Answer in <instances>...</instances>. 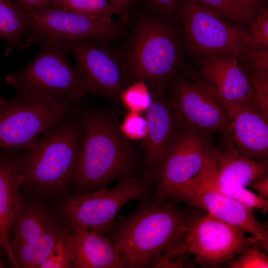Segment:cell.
Masks as SVG:
<instances>
[{
    "label": "cell",
    "instance_id": "6da1fadb",
    "mask_svg": "<svg viewBox=\"0 0 268 268\" xmlns=\"http://www.w3.org/2000/svg\"><path fill=\"white\" fill-rule=\"evenodd\" d=\"M78 103L76 109L83 134L75 178L68 194L106 189L115 180L142 174L143 153L122 134L117 115L109 109Z\"/></svg>",
    "mask_w": 268,
    "mask_h": 268
},
{
    "label": "cell",
    "instance_id": "7a4b0ae2",
    "mask_svg": "<svg viewBox=\"0 0 268 268\" xmlns=\"http://www.w3.org/2000/svg\"><path fill=\"white\" fill-rule=\"evenodd\" d=\"M195 213L190 207L158 200L155 187L132 212L119 216L105 236L118 251L123 268H154L182 242Z\"/></svg>",
    "mask_w": 268,
    "mask_h": 268
},
{
    "label": "cell",
    "instance_id": "3957f363",
    "mask_svg": "<svg viewBox=\"0 0 268 268\" xmlns=\"http://www.w3.org/2000/svg\"><path fill=\"white\" fill-rule=\"evenodd\" d=\"M130 33L119 52L130 83L145 82L152 89L168 90L186 63L181 21L137 9Z\"/></svg>",
    "mask_w": 268,
    "mask_h": 268
},
{
    "label": "cell",
    "instance_id": "277c9868",
    "mask_svg": "<svg viewBox=\"0 0 268 268\" xmlns=\"http://www.w3.org/2000/svg\"><path fill=\"white\" fill-rule=\"evenodd\" d=\"M75 108L20 152L17 171L23 189L52 200L68 193L77 172L83 134Z\"/></svg>",
    "mask_w": 268,
    "mask_h": 268
},
{
    "label": "cell",
    "instance_id": "5b68a950",
    "mask_svg": "<svg viewBox=\"0 0 268 268\" xmlns=\"http://www.w3.org/2000/svg\"><path fill=\"white\" fill-rule=\"evenodd\" d=\"M179 16L184 35L186 59L225 54L238 59L246 69L268 71V50H261L249 32L195 0H179Z\"/></svg>",
    "mask_w": 268,
    "mask_h": 268
},
{
    "label": "cell",
    "instance_id": "8992f818",
    "mask_svg": "<svg viewBox=\"0 0 268 268\" xmlns=\"http://www.w3.org/2000/svg\"><path fill=\"white\" fill-rule=\"evenodd\" d=\"M41 46L37 55L25 67L5 78V82L18 94L66 98L78 102L88 94L96 93L71 65L63 45L49 42Z\"/></svg>",
    "mask_w": 268,
    "mask_h": 268
},
{
    "label": "cell",
    "instance_id": "52a82bcc",
    "mask_svg": "<svg viewBox=\"0 0 268 268\" xmlns=\"http://www.w3.org/2000/svg\"><path fill=\"white\" fill-rule=\"evenodd\" d=\"M155 187L154 179L144 172L118 180L111 189L86 194H67L53 200L65 223L77 224L105 235L129 202L139 200Z\"/></svg>",
    "mask_w": 268,
    "mask_h": 268
},
{
    "label": "cell",
    "instance_id": "ba28073f",
    "mask_svg": "<svg viewBox=\"0 0 268 268\" xmlns=\"http://www.w3.org/2000/svg\"><path fill=\"white\" fill-rule=\"evenodd\" d=\"M78 102L18 94L0 106V150H23L64 120Z\"/></svg>",
    "mask_w": 268,
    "mask_h": 268
},
{
    "label": "cell",
    "instance_id": "9c48e42d",
    "mask_svg": "<svg viewBox=\"0 0 268 268\" xmlns=\"http://www.w3.org/2000/svg\"><path fill=\"white\" fill-rule=\"evenodd\" d=\"M253 245L261 248L256 238L209 213L196 212L184 240L169 252L191 255L194 263L202 268H218Z\"/></svg>",
    "mask_w": 268,
    "mask_h": 268
},
{
    "label": "cell",
    "instance_id": "30bf717a",
    "mask_svg": "<svg viewBox=\"0 0 268 268\" xmlns=\"http://www.w3.org/2000/svg\"><path fill=\"white\" fill-rule=\"evenodd\" d=\"M29 32L26 47L32 44L55 42L64 43L85 40L111 42L124 33L123 22H104L49 6L36 12H25Z\"/></svg>",
    "mask_w": 268,
    "mask_h": 268
},
{
    "label": "cell",
    "instance_id": "8fae6325",
    "mask_svg": "<svg viewBox=\"0 0 268 268\" xmlns=\"http://www.w3.org/2000/svg\"><path fill=\"white\" fill-rule=\"evenodd\" d=\"M211 135L183 128L166 147L154 175L155 195L158 200L174 201L182 186L199 173L215 148L212 145Z\"/></svg>",
    "mask_w": 268,
    "mask_h": 268
},
{
    "label": "cell",
    "instance_id": "7c38bea8",
    "mask_svg": "<svg viewBox=\"0 0 268 268\" xmlns=\"http://www.w3.org/2000/svg\"><path fill=\"white\" fill-rule=\"evenodd\" d=\"M168 91L182 127L206 134L228 131L227 112L221 102L195 79L181 71L172 80Z\"/></svg>",
    "mask_w": 268,
    "mask_h": 268
},
{
    "label": "cell",
    "instance_id": "4fadbf2b",
    "mask_svg": "<svg viewBox=\"0 0 268 268\" xmlns=\"http://www.w3.org/2000/svg\"><path fill=\"white\" fill-rule=\"evenodd\" d=\"M101 40H85L61 44L76 60L77 70L96 93L118 98L130 82L119 51Z\"/></svg>",
    "mask_w": 268,
    "mask_h": 268
},
{
    "label": "cell",
    "instance_id": "5bb4252c",
    "mask_svg": "<svg viewBox=\"0 0 268 268\" xmlns=\"http://www.w3.org/2000/svg\"><path fill=\"white\" fill-rule=\"evenodd\" d=\"M194 65L196 68L189 70V76L216 97L228 102L252 105V90L238 59L216 54L204 57Z\"/></svg>",
    "mask_w": 268,
    "mask_h": 268
},
{
    "label": "cell",
    "instance_id": "9a60e30c",
    "mask_svg": "<svg viewBox=\"0 0 268 268\" xmlns=\"http://www.w3.org/2000/svg\"><path fill=\"white\" fill-rule=\"evenodd\" d=\"M21 191V204L11 227L12 251L23 244L61 233L65 227L63 217L52 200L22 188Z\"/></svg>",
    "mask_w": 268,
    "mask_h": 268
},
{
    "label": "cell",
    "instance_id": "2e32d148",
    "mask_svg": "<svg viewBox=\"0 0 268 268\" xmlns=\"http://www.w3.org/2000/svg\"><path fill=\"white\" fill-rule=\"evenodd\" d=\"M216 97L223 105L229 117L225 142L251 158L268 159V116L251 104L230 103Z\"/></svg>",
    "mask_w": 268,
    "mask_h": 268
},
{
    "label": "cell",
    "instance_id": "e0dca14e",
    "mask_svg": "<svg viewBox=\"0 0 268 268\" xmlns=\"http://www.w3.org/2000/svg\"><path fill=\"white\" fill-rule=\"evenodd\" d=\"M151 89V103L144 113L147 133L143 141L144 172L154 179L160 157L183 129L168 91Z\"/></svg>",
    "mask_w": 268,
    "mask_h": 268
},
{
    "label": "cell",
    "instance_id": "ac0fdd59",
    "mask_svg": "<svg viewBox=\"0 0 268 268\" xmlns=\"http://www.w3.org/2000/svg\"><path fill=\"white\" fill-rule=\"evenodd\" d=\"M183 202L205 210L229 225L251 234L260 242L261 248L268 250V226L257 219L254 209L235 199L212 192L195 195Z\"/></svg>",
    "mask_w": 268,
    "mask_h": 268
},
{
    "label": "cell",
    "instance_id": "d6986e66",
    "mask_svg": "<svg viewBox=\"0 0 268 268\" xmlns=\"http://www.w3.org/2000/svg\"><path fill=\"white\" fill-rule=\"evenodd\" d=\"M65 224L73 268H123L118 251L107 237L80 224Z\"/></svg>",
    "mask_w": 268,
    "mask_h": 268
},
{
    "label": "cell",
    "instance_id": "ffe728a7",
    "mask_svg": "<svg viewBox=\"0 0 268 268\" xmlns=\"http://www.w3.org/2000/svg\"><path fill=\"white\" fill-rule=\"evenodd\" d=\"M21 150L0 151V268H5L1 258L2 250L12 266L15 267L10 237L13 220L22 202L20 181L17 171Z\"/></svg>",
    "mask_w": 268,
    "mask_h": 268
},
{
    "label": "cell",
    "instance_id": "44dd1931",
    "mask_svg": "<svg viewBox=\"0 0 268 268\" xmlns=\"http://www.w3.org/2000/svg\"><path fill=\"white\" fill-rule=\"evenodd\" d=\"M212 192L235 199L255 210L265 214L268 211V201L242 186L225 183L217 176V148L199 173L189 180L179 190L174 201L179 203L185 199L200 194Z\"/></svg>",
    "mask_w": 268,
    "mask_h": 268
},
{
    "label": "cell",
    "instance_id": "7402d4cb",
    "mask_svg": "<svg viewBox=\"0 0 268 268\" xmlns=\"http://www.w3.org/2000/svg\"><path fill=\"white\" fill-rule=\"evenodd\" d=\"M268 172V159L251 158L240 154L226 142L222 148H217V176L221 182L247 188Z\"/></svg>",
    "mask_w": 268,
    "mask_h": 268
},
{
    "label": "cell",
    "instance_id": "603a6c76",
    "mask_svg": "<svg viewBox=\"0 0 268 268\" xmlns=\"http://www.w3.org/2000/svg\"><path fill=\"white\" fill-rule=\"evenodd\" d=\"M25 12L8 0H0V38L7 43L6 56L14 49L26 47L29 29Z\"/></svg>",
    "mask_w": 268,
    "mask_h": 268
},
{
    "label": "cell",
    "instance_id": "cb8c5ba5",
    "mask_svg": "<svg viewBox=\"0 0 268 268\" xmlns=\"http://www.w3.org/2000/svg\"><path fill=\"white\" fill-rule=\"evenodd\" d=\"M51 6L104 22L112 21L114 16H118L109 0H56Z\"/></svg>",
    "mask_w": 268,
    "mask_h": 268
},
{
    "label": "cell",
    "instance_id": "d4e9b609",
    "mask_svg": "<svg viewBox=\"0 0 268 268\" xmlns=\"http://www.w3.org/2000/svg\"><path fill=\"white\" fill-rule=\"evenodd\" d=\"M118 98L128 111L145 113L152 102V91L145 82L137 80L128 85Z\"/></svg>",
    "mask_w": 268,
    "mask_h": 268
},
{
    "label": "cell",
    "instance_id": "484cf974",
    "mask_svg": "<svg viewBox=\"0 0 268 268\" xmlns=\"http://www.w3.org/2000/svg\"><path fill=\"white\" fill-rule=\"evenodd\" d=\"M244 69L252 90V105L268 116V71Z\"/></svg>",
    "mask_w": 268,
    "mask_h": 268
},
{
    "label": "cell",
    "instance_id": "4316f807",
    "mask_svg": "<svg viewBox=\"0 0 268 268\" xmlns=\"http://www.w3.org/2000/svg\"><path fill=\"white\" fill-rule=\"evenodd\" d=\"M233 24L246 29L250 22L233 0H195Z\"/></svg>",
    "mask_w": 268,
    "mask_h": 268
},
{
    "label": "cell",
    "instance_id": "83f0119b",
    "mask_svg": "<svg viewBox=\"0 0 268 268\" xmlns=\"http://www.w3.org/2000/svg\"><path fill=\"white\" fill-rule=\"evenodd\" d=\"M257 245H253L240 251L226 264L230 268H267L268 256Z\"/></svg>",
    "mask_w": 268,
    "mask_h": 268
},
{
    "label": "cell",
    "instance_id": "f1b7e54d",
    "mask_svg": "<svg viewBox=\"0 0 268 268\" xmlns=\"http://www.w3.org/2000/svg\"><path fill=\"white\" fill-rule=\"evenodd\" d=\"M39 268H73L72 255L67 241L65 229Z\"/></svg>",
    "mask_w": 268,
    "mask_h": 268
},
{
    "label": "cell",
    "instance_id": "f546056e",
    "mask_svg": "<svg viewBox=\"0 0 268 268\" xmlns=\"http://www.w3.org/2000/svg\"><path fill=\"white\" fill-rule=\"evenodd\" d=\"M119 129L123 136L130 141H143L146 137L147 124L142 113L128 111L122 122Z\"/></svg>",
    "mask_w": 268,
    "mask_h": 268
},
{
    "label": "cell",
    "instance_id": "4dcf8cb0",
    "mask_svg": "<svg viewBox=\"0 0 268 268\" xmlns=\"http://www.w3.org/2000/svg\"><path fill=\"white\" fill-rule=\"evenodd\" d=\"M249 31L255 44L262 50H268V8H263L250 23Z\"/></svg>",
    "mask_w": 268,
    "mask_h": 268
},
{
    "label": "cell",
    "instance_id": "1f68e13d",
    "mask_svg": "<svg viewBox=\"0 0 268 268\" xmlns=\"http://www.w3.org/2000/svg\"><path fill=\"white\" fill-rule=\"evenodd\" d=\"M144 4L150 9L171 19L180 21L179 0H143Z\"/></svg>",
    "mask_w": 268,
    "mask_h": 268
},
{
    "label": "cell",
    "instance_id": "d6a6232c",
    "mask_svg": "<svg viewBox=\"0 0 268 268\" xmlns=\"http://www.w3.org/2000/svg\"><path fill=\"white\" fill-rule=\"evenodd\" d=\"M250 23L260 10L268 5L266 0H233Z\"/></svg>",
    "mask_w": 268,
    "mask_h": 268
},
{
    "label": "cell",
    "instance_id": "836d02e7",
    "mask_svg": "<svg viewBox=\"0 0 268 268\" xmlns=\"http://www.w3.org/2000/svg\"><path fill=\"white\" fill-rule=\"evenodd\" d=\"M117 9L121 21L126 22L129 19L131 12L134 9L137 0H109Z\"/></svg>",
    "mask_w": 268,
    "mask_h": 268
},
{
    "label": "cell",
    "instance_id": "e575fe53",
    "mask_svg": "<svg viewBox=\"0 0 268 268\" xmlns=\"http://www.w3.org/2000/svg\"><path fill=\"white\" fill-rule=\"evenodd\" d=\"M27 12H36L51 6L56 0H16Z\"/></svg>",
    "mask_w": 268,
    "mask_h": 268
},
{
    "label": "cell",
    "instance_id": "d590c367",
    "mask_svg": "<svg viewBox=\"0 0 268 268\" xmlns=\"http://www.w3.org/2000/svg\"><path fill=\"white\" fill-rule=\"evenodd\" d=\"M249 187L257 191L260 197L268 199V175L256 179Z\"/></svg>",
    "mask_w": 268,
    "mask_h": 268
},
{
    "label": "cell",
    "instance_id": "8d00e7d4",
    "mask_svg": "<svg viewBox=\"0 0 268 268\" xmlns=\"http://www.w3.org/2000/svg\"><path fill=\"white\" fill-rule=\"evenodd\" d=\"M3 100L0 99V106L2 104V103H3Z\"/></svg>",
    "mask_w": 268,
    "mask_h": 268
},
{
    "label": "cell",
    "instance_id": "74e56055",
    "mask_svg": "<svg viewBox=\"0 0 268 268\" xmlns=\"http://www.w3.org/2000/svg\"></svg>",
    "mask_w": 268,
    "mask_h": 268
}]
</instances>
